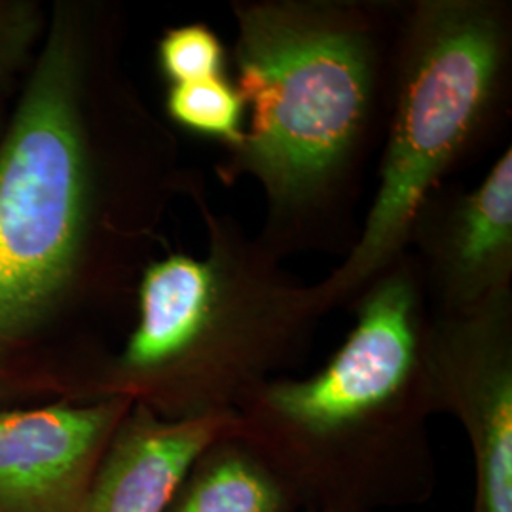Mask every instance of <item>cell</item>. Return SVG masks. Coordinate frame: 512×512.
Returning a JSON list of instances; mask_svg holds the SVG:
<instances>
[{
    "label": "cell",
    "instance_id": "14",
    "mask_svg": "<svg viewBox=\"0 0 512 512\" xmlns=\"http://www.w3.org/2000/svg\"><path fill=\"white\" fill-rule=\"evenodd\" d=\"M8 118H10V110H8V95L0 93V137H2V133H4V129H6Z\"/></svg>",
    "mask_w": 512,
    "mask_h": 512
},
{
    "label": "cell",
    "instance_id": "9",
    "mask_svg": "<svg viewBox=\"0 0 512 512\" xmlns=\"http://www.w3.org/2000/svg\"><path fill=\"white\" fill-rule=\"evenodd\" d=\"M446 313L473 311L509 293L512 260V152L448 215L437 251Z\"/></svg>",
    "mask_w": 512,
    "mask_h": 512
},
{
    "label": "cell",
    "instance_id": "2",
    "mask_svg": "<svg viewBox=\"0 0 512 512\" xmlns=\"http://www.w3.org/2000/svg\"><path fill=\"white\" fill-rule=\"evenodd\" d=\"M427 323L414 277L395 270L357 310L329 363L302 380L270 378L236 408V435L302 509L397 511L437 492Z\"/></svg>",
    "mask_w": 512,
    "mask_h": 512
},
{
    "label": "cell",
    "instance_id": "8",
    "mask_svg": "<svg viewBox=\"0 0 512 512\" xmlns=\"http://www.w3.org/2000/svg\"><path fill=\"white\" fill-rule=\"evenodd\" d=\"M236 427V412L167 420L131 404L78 512H165L196 458Z\"/></svg>",
    "mask_w": 512,
    "mask_h": 512
},
{
    "label": "cell",
    "instance_id": "12",
    "mask_svg": "<svg viewBox=\"0 0 512 512\" xmlns=\"http://www.w3.org/2000/svg\"><path fill=\"white\" fill-rule=\"evenodd\" d=\"M48 19L33 0H0V93L10 95L19 76L31 71Z\"/></svg>",
    "mask_w": 512,
    "mask_h": 512
},
{
    "label": "cell",
    "instance_id": "16",
    "mask_svg": "<svg viewBox=\"0 0 512 512\" xmlns=\"http://www.w3.org/2000/svg\"><path fill=\"white\" fill-rule=\"evenodd\" d=\"M2 408H4V406H2V404H0V410H2Z\"/></svg>",
    "mask_w": 512,
    "mask_h": 512
},
{
    "label": "cell",
    "instance_id": "6",
    "mask_svg": "<svg viewBox=\"0 0 512 512\" xmlns=\"http://www.w3.org/2000/svg\"><path fill=\"white\" fill-rule=\"evenodd\" d=\"M509 293L427 325L433 410L461 423L473 454V512H512V329Z\"/></svg>",
    "mask_w": 512,
    "mask_h": 512
},
{
    "label": "cell",
    "instance_id": "10",
    "mask_svg": "<svg viewBox=\"0 0 512 512\" xmlns=\"http://www.w3.org/2000/svg\"><path fill=\"white\" fill-rule=\"evenodd\" d=\"M293 490L236 431L192 463L165 512H298Z\"/></svg>",
    "mask_w": 512,
    "mask_h": 512
},
{
    "label": "cell",
    "instance_id": "1",
    "mask_svg": "<svg viewBox=\"0 0 512 512\" xmlns=\"http://www.w3.org/2000/svg\"><path fill=\"white\" fill-rule=\"evenodd\" d=\"M90 8L57 2L0 137V404L82 401L80 313L101 289L114 207Z\"/></svg>",
    "mask_w": 512,
    "mask_h": 512
},
{
    "label": "cell",
    "instance_id": "4",
    "mask_svg": "<svg viewBox=\"0 0 512 512\" xmlns=\"http://www.w3.org/2000/svg\"><path fill=\"white\" fill-rule=\"evenodd\" d=\"M236 14V90L249 109L236 158L275 207H293L338 171L365 124L370 40L338 8L264 2Z\"/></svg>",
    "mask_w": 512,
    "mask_h": 512
},
{
    "label": "cell",
    "instance_id": "15",
    "mask_svg": "<svg viewBox=\"0 0 512 512\" xmlns=\"http://www.w3.org/2000/svg\"><path fill=\"white\" fill-rule=\"evenodd\" d=\"M298 512H334V511H313V509H302V511Z\"/></svg>",
    "mask_w": 512,
    "mask_h": 512
},
{
    "label": "cell",
    "instance_id": "11",
    "mask_svg": "<svg viewBox=\"0 0 512 512\" xmlns=\"http://www.w3.org/2000/svg\"><path fill=\"white\" fill-rule=\"evenodd\" d=\"M167 114L183 128L217 137L238 150L245 137V103L234 84L213 78L194 84L171 86L167 93Z\"/></svg>",
    "mask_w": 512,
    "mask_h": 512
},
{
    "label": "cell",
    "instance_id": "13",
    "mask_svg": "<svg viewBox=\"0 0 512 512\" xmlns=\"http://www.w3.org/2000/svg\"><path fill=\"white\" fill-rule=\"evenodd\" d=\"M158 61L171 86L222 78L224 48L205 25L169 29L158 44Z\"/></svg>",
    "mask_w": 512,
    "mask_h": 512
},
{
    "label": "cell",
    "instance_id": "5",
    "mask_svg": "<svg viewBox=\"0 0 512 512\" xmlns=\"http://www.w3.org/2000/svg\"><path fill=\"white\" fill-rule=\"evenodd\" d=\"M503 54V23L488 4L437 0L416 8L382 183L353 253L311 291L317 310L363 287L403 249L429 190L488 109Z\"/></svg>",
    "mask_w": 512,
    "mask_h": 512
},
{
    "label": "cell",
    "instance_id": "7",
    "mask_svg": "<svg viewBox=\"0 0 512 512\" xmlns=\"http://www.w3.org/2000/svg\"><path fill=\"white\" fill-rule=\"evenodd\" d=\"M133 401L57 399L0 410V512H78Z\"/></svg>",
    "mask_w": 512,
    "mask_h": 512
},
{
    "label": "cell",
    "instance_id": "3",
    "mask_svg": "<svg viewBox=\"0 0 512 512\" xmlns=\"http://www.w3.org/2000/svg\"><path fill=\"white\" fill-rule=\"evenodd\" d=\"M205 258L152 260L137 285V323L105 357L84 401L124 397L167 420L236 412L293 357L319 313L236 236L215 234Z\"/></svg>",
    "mask_w": 512,
    "mask_h": 512
}]
</instances>
